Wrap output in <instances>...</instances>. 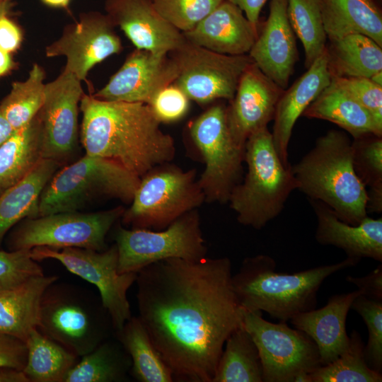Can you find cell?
Returning <instances> with one entry per match:
<instances>
[{
  "label": "cell",
  "mask_w": 382,
  "mask_h": 382,
  "mask_svg": "<svg viewBox=\"0 0 382 382\" xmlns=\"http://www.w3.org/2000/svg\"><path fill=\"white\" fill-rule=\"evenodd\" d=\"M228 257L168 258L137 272L139 318L173 381L212 382L226 340L245 310Z\"/></svg>",
  "instance_id": "obj_1"
},
{
  "label": "cell",
  "mask_w": 382,
  "mask_h": 382,
  "mask_svg": "<svg viewBox=\"0 0 382 382\" xmlns=\"http://www.w3.org/2000/svg\"><path fill=\"white\" fill-rule=\"evenodd\" d=\"M79 107L80 141L86 155L113 160L140 178L174 158V139L161 130L148 104L83 93Z\"/></svg>",
  "instance_id": "obj_2"
},
{
  "label": "cell",
  "mask_w": 382,
  "mask_h": 382,
  "mask_svg": "<svg viewBox=\"0 0 382 382\" xmlns=\"http://www.w3.org/2000/svg\"><path fill=\"white\" fill-rule=\"evenodd\" d=\"M359 262L347 257L335 264L286 274L275 271L277 264L271 256L259 254L242 261L232 276V284L245 311H265L272 318L287 322L298 313L316 308L318 290L328 277Z\"/></svg>",
  "instance_id": "obj_3"
},
{
  "label": "cell",
  "mask_w": 382,
  "mask_h": 382,
  "mask_svg": "<svg viewBox=\"0 0 382 382\" xmlns=\"http://www.w3.org/2000/svg\"><path fill=\"white\" fill-rule=\"evenodd\" d=\"M291 170L297 190L323 202L342 221L357 225L368 216L367 190L354 171L352 141L345 132L332 129L318 138Z\"/></svg>",
  "instance_id": "obj_4"
},
{
  "label": "cell",
  "mask_w": 382,
  "mask_h": 382,
  "mask_svg": "<svg viewBox=\"0 0 382 382\" xmlns=\"http://www.w3.org/2000/svg\"><path fill=\"white\" fill-rule=\"evenodd\" d=\"M244 162L247 172L228 202L241 224L260 230L279 215L297 184L291 166L279 158L267 127L248 137Z\"/></svg>",
  "instance_id": "obj_5"
},
{
  "label": "cell",
  "mask_w": 382,
  "mask_h": 382,
  "mask_svg": "<svg viewBox=\"0 0 382 382\" xmlns=\"http://www.w3.org/2000/svg\"><path fill=\"white\" fill-rule=\"evenodd\" d=\"M140 178L119 163L85 154L59 169L42 192L38 216L80 211L90 202L113 198L130 204Z\"/></svg>",
  "instance_id": "obj_6"
},
{
  "label": "cell",
  "mask_w": 382,
  "mask_h": 382,
  "mask_svg": "<svg viewBox=\"0 0 382 382\" xmlns=\"http://www.w3.org/2000/svg\"><path fill=\"white\" fill-rule=\"evenodd\" d=\"M57 281L42 294L37 329L80 358L109 338L112 322L100 299Z\"/></svg>",
  "instance_id": "obj_7"
},
{
  "label": "cell",
  "mask_w": 382,
  "mask_h": 382,
  "mask_svg": "<svg viewBox=\"0 0 382 382\" xmlns=\"http://www.w3.org/2000/svg\"><path fill=\"white\" fill-rule=\"evenodd\" d=\"M205 201L196 170L183 171L163 163L140 178L139 186L122 223L131 228L163 230L184 214L197 209Z\"/></svg>",
  "instance_id": "obj_8"
},
{
  "label": "cell",
  "mask_w": 382,
  "mask_h": 382,
  "mask_svg": "<svg viewBox=\"0 0 382 382\" xmlns=\"http://www.w3.org/2000/svg\"><path fill=\"white\" fill-rule=\"evenodd\" d=\"M125 209L118 206L96 212H62L26 218L7 233L6 246L11 251L40 246L103 251L108 248L107 234L121 219Z\"/></svg>",
  "instance_id": "obj_9"
},
{
  "label": "cell",
  "mask_w": 382,
  "mask_h": 382,
  "mask_svg": "<svg viewBox=\"0 0 382 382\" xmlns=\"http://www.w3.org/2000/svg\"><path fill=\"white\" fill-rule=\"evenodd\" d=\"M118 253V272H136L168 258L199 260L207 248L200 228L197 209L191 210L160 231L127 228L121 225L113 236Z\"/></svg>",
  "instance_id": "obj_10"
},
{
  "label": "cell",
  "mask_w": 382,
  "mask_h": 382,
  "mask_svg": "<svg viewBox=\"0 0 382 382\" xmlns=\"http://www.w3.org/2000/svg\"><path fill=\"white\" fill-rule=\"evenodd\" d=\"M189 129L205 163L197 180L205 201L227 203L243 178L245 148L237 145L231 135L226 106L223 103L210 106L191 122Z\"/></svg>",
  "instance_id": "obj_11"
},
{
  "label": "cell",
  "mask_w": 382,
  "mask_h": 382,
  "mask_svg": "<svg viewBox=\"0 0 382 382\" xmlns=\"http://www.w3.org/2000/svg\"><path fill=\"white\" fill-rule=\"evenodd\" d=\"M30 255L36 261L56 260L70 272L95 285L115 332L120 330L132 317L127 294L135 282L137 273L118 272V253L115 243L103 251L83 248L57 249L40 246L31 249Z\"/></svg>",
  "instance_id": "obj_12"
},
{
  "label": "cell",
  "mask_w": 382,
  "mask_h": 382,
  "mask_svg": "<svg viewBox=\"0 0 382 382\" xmlns=\"http://www.w3.org/2000/svg\"><path fill=\"white\" fill-rule=\"evenodd\" d=\"M243 324L258 349L264 382H294L300 374L321 366L316 343L286 322L273 323L262 318V311H245Z\"/></svg>",
  "instance_id": "obj_13"
},
{
  "label": "cell",
  "mask_w": 382,
  "mask_h": 382,
  "mask_svg": "<svg viewBox=\"0 0 382 382\" xmlns=\"http://www.w3.org/2000/svg\"><path fill=\"white\" fill-rule=\"evenodd\" d=\"M169 55L178 69L173 83L181 88L190 100L199 104L220 99L231 101L243 73L253 63L248 54H220L187 40Z\"/></svg>",
  "instance_id": "obj_14"
},
{
  "label": "cell",
  "mask_w": 382,
  "mask_h": 382,
  "mask_svg": "<svg viewBox=\"0 0 382 382\" xmlns=\"http://www.w3.org/2000/svg\"><path fill=\"white\" fill-rule=\"evenodd\" d=\"M81 81L63 71L45 83V100L37 114L42 134V158L62 165L77 151Z\"/></svg>",
  "instance_id": "obj_15"
},
{
  "label": "cell",
  "mask_w": 382,
  "mask_h": 382,
  "mask_svg": "<svg viewBox=\"0 0 382 382\" xmlns=\"http://www.w3.org/2000/svg\"><path fill=\"white\" fill-rule=\"evenodd\" d=\"M122 50L121 40L107 14L90 11L66 25L61 37L46 47L45 54L65 57L64 70L82 81L94 66Z\"/></svg>",
  "instance_id": "obj_16"
},
{
  "label": "cell",
  "mask_w": 382,
  "mask_h": 382,
  "mask_svg": "<svg viewBox=\"0 0 382 382\" xmlns=\"http://www.w3.org/2000/svg\"><path fill=\"white\" fill-rule=\"evenodd\" d=\"M177 74L176 64L169 54L135 49L93 96L104 100L149 105L159 91L174 82Z\"/></svg>",
  "instance_id": "obj_17"
},
{
  "label": "cell",
  "mask_w": 382,
  "mask_h": 382,
  "mask_svg": "<svg viewBox=\"0 0 382 382\" xmlns=\"http://www.w3.org/2000/svg\"><path fill=\"white\" fill-rule=\"evenodd\" d=\"M284 89L253 62L243 73L233 98L226 106L228 129L237 145L245 148L248 137L274 120Z\"/></svg>",
  "instance_id": "obj_18"
},
{
  "label": "cell",
  "mask_w": 382,
  "mask_h": 382,
  "mask_svg": "<svg viewBox=\"0 0 382 382\" xmlns=\"http://www.w3.org/2000/svg\"><path fill=\"white\" fill-rule=\"evenodd\" d=\"M105 11L136 49L169 54L186 40L183 33L157 11L151 0H106Z\"/></svg>",
  "instance_id": "obj_19"
},
{
  "label": "cell",
  "mask_w": 382,
  "mask_h": 382,
  "mask_svg": "<svg viewBox=\"0 0 382 382\" xmlns=\"http://www.w3.org/2000/svg\"><path fill=\"white\" fill-rule=\"evenodd\" d=\"M248 54L264 74L283 89L287 88L299 60L287 0L270 1L268 18Z\"/></svg>",
  "instance_id": "obj_20"
},
{
  "label": "cell",
  "mask_w": 382,
  "mask_h": 382,
  "mask_svg": "<svg viewBox=\"0 0 382 382\" xmlns=\"http://www.w3.org/2000/svg\"><path fill=\"white\" fill-rule=\"evenodd\" d=\"M185 39L211 51L228 54H248L257 35V25L242 10L228 0L223 1L192 30L183 33Z\"/></svg>",
  "instance_id": "obj_21"
},
{
  "label": "cell",
  "mask_w": 382,
  "mask_h": 382,
  "mask_svg": "<svg viewBox=\"0 0 382 382\" xmlns=\"http://www.w3.org/2000/svg\"><path fill=\"white\" fill-rule=\"evenodd\" d=\"M316 216V241L342 250L347 257L382 262V218L366 216L359 224L340 220L323 202L308 199Z\"/></svg>",
  "instance_id": "obj_22"
},
{
  "label": "cell",
  "mask_w": 382,
  "mask_h": 382,
  "mask_svg": "<svg viewBox=\"0 0 382 382\" xmlns=\"http://www.w3.org/2000/svg\"><path fill=\"white\" fill-rule=\"evenodd\" d=\"M325 50L303 75L284 89L277 105L271 134L276 151L287 167L291 166L288 149L296 120L331 81Z\"/></svg>",
  "instance_id": "obj_23"
},
{
  "label": "cell",
  "mask_w": 382,
  "mask_h": 382,
  "mask_svg": "<svg viewBox=\"0 0 382 382\" xmlns=\"http://www.w3.org/2000/svg\"><path fill=\"white\" fill-rule=\"evenodd\" d=\"M359 290L330 296L325 306L294 316L290 322L294 328L308 335L318 347L321 365L331 363L347 350L349 336L346 319Z\"/></svg>",
  "instance_id": "obj_24"
},
{
  "label": "cell",
  "mask_w": 382,
  "mask_h": 382,
  "mask_svg": "<svg viewBox=\"0 0 382 382\" xmlns=\"http://www.w3.org/2000/svg\"><path fill=\"white\" fill-rule=\"evenodd\" d=\"M59 279L45 274L29 279L21 285L0 291V335H8L25 342L37 328L40 306L46 288Z\"/></svg>",
  "instance_id": "obj_25"
},
{
  "label": "cell",
  "mask_w": 382,
  "mask_h": 382,
  "mask_svg": "<svg viewBox=\"0 0 382 382\" xmlns=\"http://www.w3.org/2000/svg\"><path fill=\"white\" fill-rule=\"evenodd\" d=\"M320 7L329 41L361 34L382 47V13L375 0H320Z\"/></svg>",
  "instance_id": "obj_26"
},
{
  "label": "cell",
  "mask_w": 382,
  "mask_h": 382,
  "mask_svg": "<svg viewBox=\"0 0 382 382\" xmlns=\"http://www.w3.org/2000/svg\"><path fill=\"white\" fill-rule=\"evenodd\" d=\"M61 166L42 158L27 176L0 195V247L18 222L38 216L42 192Z\"/></svg>",
  "instance_id": "obj_27"
},
{
  "label": "cell",
  "mask_w": 382,
  "mask_h": 382,
  "mask_svg": "<svg viewBox=\"0 0 382 382\" xmlns=\"http://www.w3.org/2000/svg\"><path fill=\"white\" fill-rule=\"evenodd\" d=\"M302 116L332 122L347 131L353 139L367 134L382 136V129L376 125L369 112L332 80Z\"/></svg>",
  "instance_id": "obj_28"
},
{
  "label": "cell",
  "mask_w": 382,
  "mask_h": 382,
  "mask_svg": "<svg viewBox=\"0 0 382 382\" xmlns=\"http://www.w3.org/2000/svg\"><path fill=\"white\" fill-rule=\"evenodd\" d=\"M327 66L332 78H371L382 71V47L370 37L351 34L329 41Z\"/></svg>",
  "instance_id": "obj_29"
},
{
  "label": "cell",
  "mask_w": 382,
  "mask_h": 382,
  "mask_svg": "<svg viewBox=\"0 0 382 382\" xmlns=\"http://www.w3.org/2000/svg\"><path fill=\"white\" fill-rule=\"evenodd\" d=\"M42 158L37 115L0 146V195L27 176Z\"/></svg>",
  "instance_id": "obj_30"
},
{
  "label": "cell",
  "mask_w": 382,
  "mask_h": 382,
  "mask_svg": "<svg viewBox=\"0 0 382 382\" xmlns=\"http://www.w3.org/2000/svg\"><path fill=\"white\" fill-rule=\"evenodd\" d=\"M115 334L130 357V374L137 381H173L170 370L161 359L138 316H132Z\"/></svg>",
  "instance_id": "obj_31"
},
{
  "label": "cell",
  "mask_w": 382,
  "mask_h": 382,
  "mask_svg": "<svg viewBox=\"0 0 382 382\" xmlns=\"http://www.w3.org/2000/svg\"><path fill=\"white\" fill-rule=\"evenodd\" d=\"M81 358L63 382H122L130 373V357L117 340L108 338Z\"/></svg>",
  "instance_id": "obj_32"
},
{
  "label": "cell",
  "mask_w": 382,
  "mask_h": 382,
  "mask_svg": "<svg viewBox=\"0 0 382 382\" xmlns=\"http://www.w3.org/2000/svg\"><path fill=\"white\" fill-rule=\"evenodd\" d=\"M212 382H263L258 349L243 324L226 340Z\"/></svg>",
  "instance_id": "obj_33"
},
{
  "label": "cell",
  "mask_w": 382,
  "mask_h": 382,
  "mask_svg": "<svg viewBox=\"0 0 382 382\" xmlns=\"http://www.w3.org/2000/svg\"><path fill=\"white\" fill-rule=\"evenodd\" d=\"M25 343L27 361L23 370L29 382H63L79 357L37 328Z\"/></svg>",
  "instance_id": "obj_34"
},
{
  "label": "cell",
  "mask_w": 382,
  "mask_h": 382,
  "mask_svg": "<svg viewBox=\"0 0 382 382\" xmlns=\"http://www.w3.org/2000/svg\"><path fill=\"white\" fill-rule=\"evenodd\" d=\"M45 76L42 68L34 64L28 78L13 82L0 103L3 115L15 130L29 123L41 108L45 100Z\"/></svg>",
  "instance_id": "obj_35"
},
{
  "label": "cell",
  "mask_w": 382,
  "mask_h": 382,
  "mask_svg": "<svg viewBox=\"0 0 382 382\" xmlns=\"http://www.w3.org/2000/svg\"><path fill=\"white\" fill-rule=\"evenodd\" d=\"M354 171L367 190V212H382V136L367 134L353 139Z\"/></svg>",
  "instance_id": "obj_36"
},
{
  "label": "cell",
  "mask_w": 382,
  "mask_h": 382,
  "mask_svg": "<svg viewBox=\"0 0 382 382\" xmlns=\"http://www.w3.org/2000/svg\"><path fill=\"white\" fill-rule=\"evenodd\" d=\"M287 14L295 35L303 46L307 69L327 46L320 0H287Z\"/></svg>",
  "instance_id": "obj_37"
},
{
  "label": "cell",
  "mask_w": 382,
  "mask_h": 382,
  "mask_svg": "<svg viewBox=\"0 0 382 382\" xmlns=\"http://www.w3.org/2000/svg\"><path fill=\"white\" fill-rule=\"evenodd\" d=\"M364 343L358 331L349 336L345 352L330 364L310 373L312 382H381L382 374L371 369L365 359Z\"/></svg>",
  "instance_id": "obj_38"
},
{
  "label": "cell",
  "mask_w": 382,
  "mask_h": 382,
  "mask_svg": "<svg viewBox=\"0 0 382 382\" xmlns=\"http://www.w3.org/2000/svg\"><path fill=\"white\" fill-rule=\"evenodd\" d=\"M157 11L184 33L194 28L223 0H151Z\"/></svg>",
  "instance_id": "obj_39"
},
{
  "label": "cell",
  "mask_w": 382,
  "mask_h": 382,
  "mask_svg": "<svg viewBox=\"0 0 382 382\" xmlns=\"http://www.w3.org/2000/svg\"><path fill=\"white\" fill-rule=\"evenodd\" d=\"M351 308L359 313L368 330L364 356L369 367L382 372V301L370 299L361 294L353 301Z\"/></svg>",
  "instance_id": "obj_40"
},
{
  "label": "cell",
  "mask_w": 382,
  "mask_h": 382,
  "mask_svg": "<svg viewBox=\"0 0 382 382\" xmlns=\"http://www.w3.org/2000/svg\"><path fill=\"white\" fill-rule=\"evenodd\" d=\"M30 250H0V291L14 288L29 279L43 275V270Z\"/></svg>",
  "instance_id": "obj_41"
},
{
  "label": "cell",
  "mask_w": 382,
  "mask_h": 382,
  "mask_svg": "<svg viewBox=\"0 0 382 382\" xmlns=\"http://www.w3.org/2000/svg\"><path fill=\"white\" fill-rule=\"evenodd\" d=\"M331 80L366 108L376 125L382 129L381 86L366 77H340Z\"/></svg>",
  "instance_id": "obj_42"
},
{
  "label": "cell",
  "mask_w": 382,
  "mask_h": 382,
  "mask_svg": "<svg viewBox=\"0 0 382 382\" xmlns=\"http://www.w3.org/2000/svg\"><path fill=\"white\" fill-rule=\"evenodd\" d=\"M190 98L173 83L159 91L149 105L161 123L175 122L187 113Z\"/></svg>",
  "instance_id": "obj_43"
},
{
  "label": "cell",
  "mask_w": 382,
  "mask_h": 382,
  "mask_svg": "<svg viewBox=\"0 0 382 382\" xmlns=\"http://www.w3.org/2000/svg\"><path fill=\"white\" fill-rule=\"evenodd\" d=\"M28 349L25 341L8 335H0V367L23 371L27 361Z\"/></svg>",
  "instance_id": "obj_44"
},
{
  "label": "cell",
  "mask_w": 382,
  "mask_h": 382,
  "mask_svg": "<svg viewBox=\"0 0 382 382\" xmlns=\"http://www.w3.org/2000/svg\"><path fill=\"white\" fill-rule=\"evenodd\" d=\"M346 281L356 286L361 295L375 301H382V265H378L368 274L357 277L348 275Z\"/></svg>",
  "instance_id": "obj_45"
},
{
  "label": "cell",
  "mask_w": 382,
  "mask_h": 382,
  "mask_svg": "<svg viewBox=\"0 0 382 382\" xmlns=\"http://www.w3.org/2000/svg\"><path fill=\"white\" fill-rule=\"evenodd\" d=\"M22 33L18 26L7 16L0 18V48L10 53L21 45Z\"/></svg>",
  "instance_id": "obj_46"
},
{
  "label": "cell",
  "mask_w": 382,
  "mask_h": 382,
  "mask_svg": "<svg viewBox=\"0 0 382 382\" xmlns=\"http://www.w3.org/2000/svg\"><path fill=\"white\" fill-rule=\"evenodd\" d=\"M240 8L246 18L258 25L261 10L267 0H228Z\"/></svg>",
  "instance_id": "obj_47"
},
{
  "label": "cell",
  "mask_w": 382,
  "mask_h": 382,
  "mask_svg": "<svg viewBox=\"0 0 382 382\" xmlns=\"http://www.w3.org/2000/svg\"><path fill=\"white\" fill-rule=\"evenodd\" d=\"M0 382L29 381L23 371L3 366L0 367Z\"/></svg>",
  "instance_id": "obj_48"
},
{
  "label": "cell",
  "mask_w": 382,
  "mask_h": 382,
  "mask_svg": "<svg viewBox=\"0 0 382 382\" xmlns=\"http://www.w3.org/2000/svg\"><path fill=\"white\" fill-rule=\"evenodd\" d=\"M15 129L6 119L0 108V146L14 132Z\"/></svg>",
  "instance_id": "obj_49"
},
{
  "label": "cell",
  "mask_w": 382,
  "mask_h": 382,
  "mask_svg": "<svg viewBox=\"0 0 382 382\" xmlns=\"http://www.w3.org/2000/svg\"><path fill=\"white\" fill-rule=\"evenodd\" d=\"M9 54L0 48V77L13 66V62Z\"/></svg>",
  "instance_id": "obj_50"
},
{
  "label": "cell",
  "mask_w": 382,
  "mask_h": 382,
  "mask_svg": "<svg viewBox=\"0 0 382 382\" xmlns=\"http://www.w3.org/2000/svg\"><path fill=\"white\" fill-rule=\"evenodd\" d=\"M46 5L54 8H66L71 0H41Z\"/></svg>",
  "instance_id": "obj_51"
},
{
  "label": "cell",
  "mask_w": 382,
  "mask_h": 382,
  "mask_svg": "<svg viewBox=\"0 0 382 382\" xmlns=\"http://www.w3.org/2000/svg\"><path fill=\"white\" fill-rule=\"evenodd\" d=\"M11 4L8 1H0V18L7 16L11 9Z\"/></svg>",
  "instance_id": "obj_52"
},
{
  "label": "cell",
  "mask_w": 382,
  "mask_h": 382,
  "mask_svg": "<svg viewBox=\"0 0 382 382\" xmlns=\"http://www.w3.org/2000/svg\"><path fill=\"white\" fill-rule=\"evenodd\" d=\"M375 83L382 86V71L375 73L371 78H369Z\"/></svg>",
  "instance_id": "obj_53"
},
{
  "label": "cell",
  "mask_w": 382,
  "mask_h": 382,
  "mask_svg": "<svg viewBox=\"0 0 382 382\" xmlns=\"http://www.w3.org/2000/svg\"><path fill=\"white\" fill-rule=\"evenodd\" d=\"M0 1H8V0H0Z\"/></svg>",
  "instance_id": "obj_54"
}]
</instances>
